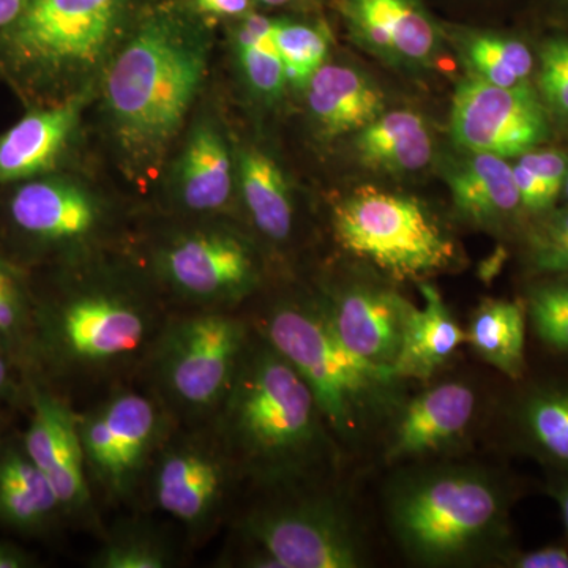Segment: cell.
Returning <instances> with one entry per match:
<instances>
[{
	"label": "cell",
	"instance_id": "cell-44",
	"mask_svg": "<svg viewBox=\"0 0 568 568\" xmlns=\"http://www.w3.org/2000/svg\"><path fill=\"white\" fill-rule=\"evenodd\" d=\"M260 6L272 7V9H298L308 10L320 6L321 0H254Z\"/></svg>",
	"mask_w": 568,
	"mask_h": 568
},
{
	"label": "cell",
	"instance_id": "cell-42",
	"mask_svg": "<svg viewBox=\"0 0 568 568\" xmlns=\"http://www.w3.org/2000/svg\"><path fill=\"white\" fill-rule=\"evenodd\" d=\"M32 566L31 556L20 547L0 541V568H26Z\"/></svg>",
	"mask_w": 568,
	"mask_h": 568
},
{
	"label": "cell",
	"instance_id": "cell-18",
	"mask_svg": "<svg viewBox=\"0 0 568 568\" xmlns=\"http://www.w3.org/2000/svg\"><path fill=\"white\" fill-rule=\"evenodd\" d=\"M324 301L347 347L373 364L394 368L407 317L416 305L376 284H351Z\"/></svg>",
	"mask_w": 568,
	"mask_h": 568
},
{
	"label": "cell",
	"instance_id": "cell-38",
	"mask_svg": "<svg viewBox=\"0 0 568 568\" xmlns=\"http://www.w3.org/2000/svg\"><path fill=\"white\" fill-rule=\"evenodd\" d=\"M529 260L540 274L568 275V239L558 242H529Z\"/></svg>",
	"mask_w": 568,
	"mask_h": 568
},
{
	"label": "cell",
	"instance_id": "cell-3",
	"mask_svg": "<svg viewBox=\"0 0 568 568\" xmlns=\"http://www.w3.org/2000/svg\"><path fill=\"white\" fill-rule=\"evenodd\" d=\"M170 316L141 287L88 276L36 302L28 355L71 384L115 379L144 368Z\"/></svg>",
	"mask_w": 568,
	"mask_h": 568
},
{
	"label": "cell",
	"instance_id": "cell-6",
	"mask_svg": "<svg viewBox=\"0 0 568 568\" xmlns=\"http://www.w3.org/2000/svg\"><path fill=\"white\" fill-rule=\"evenodd\" d=\"M252 335L253 324L226 310L171 315L142 369L179 424H209L230 392Z\"/></svg>",
	"mask_w": 568,
	"mask_h": 568
},
{
	"label": "cell",
	"instance_id": "cell-2",
	"mask_svg": "<svg viewBox=\"0 0 568 568\" xmlns=\"http://www.w3.org/2000/svg\"><path fill=\"white\" fill-rule=\"evenodd\" d=\"M211 39L178 7L145 14L104 73V110L112 134L136 170L155 166L182 129L201 91Z\"/></svg>",
	"mask_w": 568,
	"mask_h": 568
},
{
	"label": "cell",
	"instance_id": "cell-41",
	"mask_svg": "<svg viewBox=\"0 0 568 568\" xmlns=\"http://www.w3.org/2000/svg\"><path fill=\"white\" fill-rule=\"evenodd\" d=\"M13 355L0 343V403L9 402L17 392L13 376Z\"/></svg>",
	"mask_w": 568,
	"mask_h": 568
},
{
	"label": "cell",
	"instance_id": "cell-13",
	"mask_svg": "<svg viewBox=\"0 0 568 568\" xmlns=\"http://www.w3.org/2000/svg\"><path fill=\"white\" fill-rule=\"evenodd\" d=\"M547 110L528 81L500 88L469 77L455 91L450 133L466 152L514 159L548 140Z\"/></svg>",
	"mask_w": 568,
	"mask_h": 568
},
{
	"label": "cell",
	"instance_id": "cell-36",
	"mask_svg": "<svg viewBox=\"0 0 568 568\" xmlns=\"http://www.w3.org/2000/svg\"><path fill=\"white\" fill-rule=\"evenodd\" d=\"M518 162L528 168L530 173L536 174L547 185L552 196H559L568 174L567 159L564 153L534 149L519 156Z\"/></svg>",
	"mask_w": 568,
	"mask_h": 568
},
{
	"label": "cell",
	"instance_id": "cell-21",
	"mask_svg": "<svg viewBox=\"0 0 568 568\" xmlns=\"http://www.w3.org/2000/svg\"><path fill=\"white\" fill-rule=\"evenodd\" d=\"M234 164L223 133L212 122L193 126L175 170V193L194 213L223 211L233 196Z\"/></svg>",
	"mask_w": 568,
	"mask_h": 568
},
{
	"label": "cell",
	"instance_id": "cell-5",
	"mask_svg": "<svg viewBox=\"0 0 568 568\" xmlns=\"http://www.w3.org/2000/svg\"><path fill=\"white\" fill-rule=\"evenodd\" d=\"M252 324L312 388L336 443H365L406 402V381L347 347L324 298H284Z\"/></svg>",
	"mask_w": 568,
	"mask_h": 568
},
{
	"label": "cell",
	"instance_id": "cell-34",
	"mask_svg": "<svg viewBox=\"0 0 568 568\" xmlns=\"http://www.w3.org/2000/svg\"><path fill=\"white\" fill-rule=\"evenodd\" d=\"M526 310L541 342L568 353V280L534 287Z\"/></svg>",
	"mask_w": 568,
	"mask_h": 568
},
{
	"label": "cell",
	"instance_id": "cell-30",
	"mask_svg": "<svg viewBox=\"0 0 568 568\" xmlns=\"http://www.w3.org/2000/svg\"><path fill=\"white\" fill-rule=\"evenodd\" d=\"M275 18L252 11L237 20L233 31V47L242 74L250 89L261 99L274 102L286 91L282 55L274 37Z\"/></svg>",
	"mask_w": 568,
	"mask_h": 568
},
{
	"label": "cell",
	"instance_id": "cell-23",
	"mask_svg": "<svg viewBox=\"0 0 568 568\" xmlns=\"http://www.w3.org/2000/svg\"><path fill=\"white\" fill-rule=\"evenodd\" d=\"M455 209L478 227L500 226L521 207L511 164L489 153H473L447 174Z\"/></svg>",
	"mask_w": 568,
	"mask_h": 568
},
{
	"label": "cell",
	"instance_id": "cell-24",
	"mask_svg": "<svg viewBox=\"0 0 568 568\" xmlns=\"http://www.w3.org/2000/svg\"><path fill=\"white\" fill-rule=\"evenodd\" d=\"M435 141L418 112L386 111L355 138V155L365 170L383 174H409L432 162Z\"/></svg>",
	"mask_w": 568,
	"mask_h": 568
},
{
	"label": "cell",
	"instance_id": "cell-32",
	"mask_svg": "<svg viewBox=\"0 0 568 568\" xmlns=\"http://www.w3.org/2000/svg\"><path fill=\"white\" fill-rule=\"evenodd\" d=\"M175 551L168 538L151 526L126 523L111 530L92 556L93 568H170Z\"/></svg>",
	"mask_w": 568,
	"mask_h": 568
},
{
	"label": "cell",
	"instance_id": "cell-7",
	"mask_svg": "<svg viewBox=\"0 0 568 568\" xmlns=\"http://www.w3.org/2000/svg\"><path fill=\"white\" fill-rule=\"evenodd\" d=\"M130 0H28L0 32V67L33 88L92 73L110 54Z\"/></svg>",
	"mask_w": 568,
	"mask_h": 568
},
{
	"label": "cell",
	"instance_id": "cell-31",
	"mask_svg": "<svg viewBox=\"0 0 568 568\" xmlns=\"http://www.w3.org/2000/svg\"><path fill=\"white\" fill-rule=\"evenodd\" d=\"M274 37L287 85L305 89L313 74L327 63L334 37L324 21L275 18Z\"/></svg>",
	"mask_w": 568,
	"mask_h": 568
},
{
	"label": "cell",
	"instance_id": "cell-33",
	"mask_svg": "<svg viewBox=\"0 0 568 568\" xmlns=\"http://www.w3.org/2000/svg\"><path fill=\"white\" fill-rule=\"evenodd\" d=\"M33 301L18 265L0 254V343L11 354H28L33 321Z\"/></svg>",
	"mask_w": 568,
	"mask_h": 568
},
{
	"label": "cell",
	"instance_id": "cell-47",
	"mask_svg": "<svg viewBox=\"0 0 568 568\" xmlns=\"http://www.w3.org/2000/svg\"><path fill=\"white\" fill-rule=\"evenodd\" d=\"M564 189H566L567 197H568V174L566 179V185H564Z\"/></svg>",
	"mask_w": 568,
	"mask_h": 568
},
{
	"label": "cell",
	"instance_id": "cell-16",
	"mask_svg": "<svg viewBox=\"0 0 568 568\" xmlns=\"http://www.w3.org/2000/svg\"><path fill=\"white\" fill-rule=\"evenodd\" d=\"M478 414L470 384L448 381L406 399L387 428L384 459L405 465L454 450L469 435Z\"/></svg>",
	"mask_w": 568,
	"mask_h": 568
},
{
	"label": "cell",
	"instance_id": "cell-22",
	"mask_svg": "<svg viewBox=\"0 0 568 568\" xmlns=\"http://www.w3.org/2000/svg\"><path fill=\"white\" fill-rule=\"evenodd\" d=\"M418 287L424 305L420 308L414 306L407 317L402 347L394 364L395 375L406 383L432 379L466 343V332L452 316L439 291L425 282L418 283Z\"/></svg>",
	"mask_w": 568,
	"mask_h": 568
},
{
	"label": "cell",
	"instance_id": "cell-11",
	"mask_svg": "<svg viewBox=\"0 0 568 568\" xmlns=\"http://www.w3.org/2000/svg\"><path fill=\"white\" fill-rule=\"evenodd\" d=\"M152 275L194 310L233 312L261 284L256 250L230 227L203 226L168 237L152 254Z\"/></svg>",
	"mask_w": 568,
	"mask_h": 568
},
{
	"label": "cell",
	"instance_id": "cell-15",
	"mask_svg": "<svg viewBox=\"0 0 568 568\" xmlns=\"http://www.w3.org/2000/svg\"><path fill=\"white\" fill-rule=\"evenodd\" d=\"M10 222L18 233L47 248L80 252L99 237L103 205L91 192L47 174L20 182L9 201Z\"/></svg>",
	"mask_w": 568,
	"mask_h": 568
},
{
	"label": "cell",
	"instance_id": "cell-40",
	"mask_svg": "<svg viewBox=\"0 0 568 568\" xmlns=\"http://www.w3.org/2000/svg\"><path fill=\"white\" fill-rule=\"evenodd\" d=\"M194 13L241 20L254 11V0H192Z\"/></svg>",
	"mask_w": 568,
	"mask_h": 568
},
{
	"label": "cell",
	"instance_id": "cell-26",
	"mask_svg": "<svg viewBox=\"0 0 568 568\" xmlns=\"http://www.w3.org/2000/svg\"><path fill=\"white\" fill-rule=\"evenodd\" d=\"M239 185L250 219L267 241L283 244L293 235L295 205L282 168L261 149L239 152Z\"/></svg>",
	"mask_w": 568,
	"mask_h": 568
},
{
	"label": "cell",
	"instance_id": "cell-14",
	"mask_svg": "<svg viewBox=\"0 0 568 568\" xmlns=\"http://www.w3.org/2000/svg\"><path fill=\"white\" fill-rule=\"evenodd\" d=\"M353 43L396 69L432 65L446 29L424 0H335Z\"/></svg>",
	"mask_w": 568,
	"mask_h": 568
},
{
	"label": "cell",
	"instance_id": "cell-10",
	"mask_svg": "<svg viewBox=\"0 0 568 568\" xmlns=\"http://www.w3.org/2000/svg\"><path fill=\"white\" fill-rule=\"evenodd\" d=\"M179 422L153 392L119 387L78 413L85 469L110 504H125L145 484L149 469Z\"/></svg>",
	"mask_w": 568,
	"mask_h": 568
},
{
	"label": "cell",
	"instance_id": "cell-28",
	"mask_svg": "<svg viewBox=\"0 0 568 568\" xmlns=\"http://www.w3.org/2000/svg\"><path fill=\"white\" fill-rule=\"evenodd\" d=\"M525 302L485 298L470 316L466 343L485 364L511 381H521L526 369Z\"/></svg>",
	"mask_w": 568,
	"mask_h": 568
},
{
	"label": "cell",
	"instance_id": "cell-4",
	"mask_svg": "<svg viewBox=\"0 0 568 568\" xmlns=\"http://www.w3.org/2000/svg\"><path fill=\"white\" fill-rule=\"evenodd\" d=\"M387 521L403 552L417 566L467 567L506 562L510 549V495L480 466L410 467L387 489Z\"/></svg>",
	"mask_w": 568,
	"mask_h": 568
},
{
	"label": "cell",
	"instance_id": "cell-27",
	"mask_svg": "<svg viewBox=\"0 0 568 568\" xmlns=\"http://www.w3.org/2000/svg\"><path fill=\"white\" fill-rule=\"evenodd\" d=\"M61 511L58 493L24 447L6 448L0 454V523L33 532L50 525Z\"/></svg>",
	"mask_w": 568,
	"mask_h": 568
},
{
	"label": "cell",
	"instance_id": "cell-29",
	"mask_svg": "<svg viewBox=\"0 0 568 568\" xmlns=\"http://www.w3.org/2000/svg\"><path fill=\"white\" fill-rule=\"evenodd\" d=\"M457 43L470 77L500 88H514L528 81L534 55L521 39L507 33L463 29Z\"/></svg>",
	"mask_w": 568,
	"mask_h": 568
},
{
	"label": "cell",
	"instance_id": "cell-1",
	"mask_svg": "<svg viewBox=\"0 0 568 568\" xmlns=\"http://www.w3.org/2000/svg\"><path fill=\"white\" fill-rule=\"evenodd\" d=\"M211 422L241 477L263 488L305 485L338 448L312 388L254 325Z\"/></svg>",
	"mask_w": 568,
	"mask_h": 568
},
{
	"label": "cell",
	"instance_id": "cell-20",
	"mask_svg": "<svg viewBox=\"0 0 568 568\" xmlns=\"http://www.w3.org/2000/svg\"><path fill=\"white\" fill-rule=\"evenodd\" d=\"M304 91L310 118L325 140L357 134L387 111L379 85L349 65L325 63Z\"/></svg>",
	"mask_w": 568,
	"mask_h": 568
},
{
	"label": "cell",
	"instance_id": "cell-45",
	"mask_svg": "<svg viewBox=\"0 0 568 568\" xmlns=\"http://www.w3.org/2000/svg\"><path fill=\"white\" fill-rule=\"evenodd\" d=\"M552 497L560 508V515H562L564 528H566L568 537V478L562 477L558 480V484L552 487Z\"/></svg>",
	"mask_w": 568,
	"mask_h": 568
},
{
	"label": "cell",
	"instance_id": "cell-25",
	"mask_svg": "<svg viewBox=\"0 0 568 568\" xmlns=\"http://www.w3.org/2000/svg\"><path fill=\"white\" fill-rule=\"evenodd\" d=\"M519 446L568 478V383L538 384L511 406Z\"/></svg>",
	"mask_w": 568,
	"mask_h": 568
},
{
	"label": "cell",
	"instance_id": "cell-39",
	"mask_svg": "<svg viewBox=\"0 0 568 568\" xmlns=\"http://www.w3.org/2000/svg\"><path fill=\"white\" fill-rule=\"evenodd\" d=\"M507 567L514 568H568V549L552 545L536 551L518 555L514 552L506 560Z\"/></svg>",
	"mask_w": 568,
	"mask_h": 568
},
{
	"label": "cell",
	"instance_id": "cell-9",
	"mask_svg": "<svg viewBox=\"0 0 568 568\" xmlns=\"http://www.w3.org/2000/svg\"><path fill=\"white\" fill-rule=\"evenodd\" d=\"M297 487L257 504L237 523L239 537L248 548L245 566L365 567L368 549L349 508L335 497L298 493Z\"/></svg>",
	"mask_w": 568,
	"mask_h": 568
},
{
	"label": "cell",
	"instance_id": "cell-17",
	"mask_svg": "<svg viewBox=\"0 0 568 568\" xmlns=\"http://www.w3.org/2000/svg\"><path fill=\"white\" fill-rule=\"evenodd\" d=\"M24 450L47 476L67 514L88 515L93 491L85 469L78 413L58 392L32 384Z\"/></svg>",
	"mask_w": 568,
	"mask_h": 568
},
{
	"label": "cell",
	"instance_id": "cell-8",
	"mask_svg": "<svg viewBox=\"0 0 568 568\" xmlns=\"http://www.w3.org/2000/svg\"><path fill=\"white\" fill-rule=\"evenodd\" d=\"M336 244L390 278L424 282L454 267L458 248L424 203L364 185L332 207Z\"/></svg>",
	"mask_w": 568,
	"mask_h": 568
},
{
	"label": "cell",
	"instance_id": "cell-43",
	"mask_svg": "<svg viewBox=\"0 0 568 568\" xmlns=\"http://www.w3.org/2000/svg\"><path fill=\"white\" fill-rule=\"evenodd\" d=\"M28 6V0H0V32L17 22Z\"/></svg>",
	"mask_w": 568,
	"mask_h": 568
},
{
	"label": "cell",
	"instance_id": "cell-46",
	"mask_svg": "<svg viewBox=\"0 0 568 568\" xmlns=\"http://www.w3.org/2000/svg\"><path fill=\"white\" fill-rule=\"evenodd\" d=\"M556 7L568 14V0H555Z\"/></svg>",
	"mask_w": 568,
	"mask_h": 568
},
{
	"label": "cell",
	"instance_id": "cell-37",
	"mask_svg": "<svg viewBox=\"0 0 568 568\" xmlns=\"http://www.w3.org/2000/svg\"><path fill=\"white\" fill-rule=\"evenodd\" d=\"M511 171H514L515 185L518 189L521 207L534 213L548 211L555 203L556 197L549 192L547 185L519 162L511 164Z\"/></svg>",
	"mask_w": 568,
	"mask_h": 568
},
{
	"label": "cell",
	"instance_id": "cell-35",
	"mask_svg": "<svg viewBox=\"0 0 568 568\" xmlns=\"http://www.w3.org/2000/svg\"><path fill=\"white\" fill-rule=\"evenodd\" d=\"M538 58V95L548 110L568 118V36L545 40Z\"/></svg>",
	"mask_w": 568,
	"mask_h": 568
},
{
	"label": "cell",
	"instance_id": "cell-12",
	"mask_svg": "<svg viewBox=\"0 0 568 568\" xmlns=\"http://www.w3.org/2000/svg\"><path fill=\"white\" fill-rule=\"evenodd\" d=\"M181 425L185 428L175 425L164 440L145 481L155 506L200 538L222 517L234 481L242 477L212 422Z\"/></svg>",
	"mask_w": 568,
	"mask_h": 568
},
{
	"label": "cell",
	"instance_id": "cell-19",
	"mask_svg": "<svg viewBox=\"0 0 568 568\" xmlns=\"http://www.w3.org/2000/svg\"><path fill=\"white\" fill-rule=\"evenodd\" d=\"M89 91L28 112L0 134V185L50 173L59 162L88 104Z\"/></svg>",
	"mask_w": 568,
	"mask_h": 568
}]
</instances>
